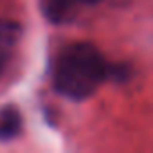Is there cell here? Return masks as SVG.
Returning a JSON list of instances; mask_svg holds the SVG:
<instances>
[{"mask_svg":"<svg viewBox=\"0 0 153 153\" xmlns=\"http://www.w3.org/2000/svg\"><path fill=\"white\" fill-rule=\"evenodd\" d=\"M22 131V114L16 106L7 105L0 108V140H9Z\"/></svg>","mask_w":153,"mask_h":153,"instance_id":"3","label":"cell"},{"mask_svg":"<svg viewBox=\"0 0 153 153\" xmlns=\"http://www.w3.org/2000/svg\"><path fill=\"white\" fill-rule=\"evenodd\" d=\"M72 0H51L47 4V13L52 22H65L70 18Z\"/></svg>","mask_w":153,"mask_h":153,"instance_id":"4","label":"cell"},{"mask_svg":"<svg viewBox=\"0 0 153 153\" xmlns=\"http://www.w3.org/2000/svg\"><path fill=\"white\" fill-rule=\"evenodd\" d=\"M78 2H81V4H87V6H96V4L103 2V0H78Z\"/></svg>","mask_w":153,"mask_h":153,"instance_id":"5","label":"cell"},{"mask_svg":"<svg viewBox=\"0 0 153 153\" xmlns=\"http://www.w3.org/2000/svg\"><path fill=\"white\" fill-rule=\"evenodd\" d=\"M112 65L103 52L87 42H76L63 47L52 63L54 90L72 101L88 99L110 76Z\"/></svg>","mask_w":153,"mask_h":153,"instance_id":"1","label":"cell"},{"mask_svg":"<svg viewBox=\"0 0 153 153\" xmlns=\"http://www.w3.org/2000/svg\"><path fill=\"white\" fill-rule=\"evenodd\" d=\"M20 38V25L15 22L0 20V76L6 70L9 58L18 43Z\"/></svg>","mask_w":153,"mask_h":153,"instance_id":"2","label":"cell"}]
</instances>
